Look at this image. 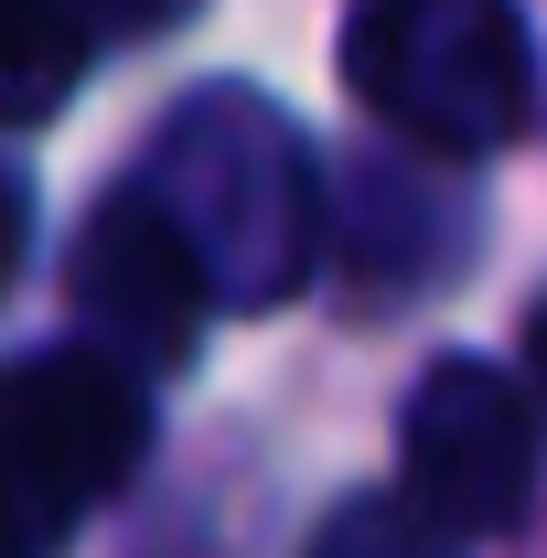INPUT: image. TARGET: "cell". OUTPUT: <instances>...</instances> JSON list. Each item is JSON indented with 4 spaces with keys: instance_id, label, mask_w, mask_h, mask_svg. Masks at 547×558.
Wrapping results in <instances>:
<instances>
[{
    "instance_id": "obj_2",
    "label": "cell",
    "mask_w": 547,
    "mask_h": 558,
    "mask_svg": "<svg viewBox=\"0 0 547 558\" xmlns=\"http://www.w3.org/2000/svg\"><path fill=\"white\" fill-rule=\"evenodd\" d=\"M150 194L194 236L215 301H290L301 290V269H312V161H301L279 108L236 97V86L194 97L161 130Z\"/></svg>"
},
{
    "instance_id": "obj_7",
    "label": "cell",
    "mask_w": 547,
    "mask_h": 558,
    "mask_svg": "<svg viewBox=\"0 0 547 558\" xmlns=\"http://www.w3.org/2000/svg\"><path fill=\"white\" fill-rule=\"evenodd\" d=\"M312 558H429V515H418V505H387V494H365V505H343L333 526L312 537Z\"/></svg>"
},
{
    "instance_id": "obj_6",
    "label": "cell",
    "mask_w": 547,
    "mask_h": 558,
    "mask_svg": "<svg viewBox=\"0 0 547 558\" xmlns=\"http://www.w3.org/2000/svg\"><path fill=\"white\" fill-rule=\"evenodd\" d=\"M86 75V33H75L65 0H0V119L33 130L54 119Z\"/></svg>"
},
{
    "instance_id": "obj_5",
    "label": "cell",
    "mask_w": 547,
    "mask_h": 558,
    "mask_svg": "<svg viewBox=\"0 0 547 558\" xmlns=\"http://www.w3.org/2000/svg\"><path fill=\"white\" fill-rule=\"evenodd\" d=\"M75 312L108 323V344L139 354V365H183L194 354V333L215 312V279L150 183H130V194H108L86 215V236H75Z\"/></svg>"
},
{
    "instance_id": "obj_4",
    "label": "cell",
    "mask_w": 547,
    "mask_h": 558,
    "mask_svg": "<svg viewBox=\"0 0 547 558\" xmlns=\"http://www.w3.org/2000/svg\"><path fill=\"white\" fill-rule=\"evenodd\" d=\"M398 494L451 537H505L537 494V398L483 354L429 365L398 418Z\"/></svg>"
},
{
    "instance_id": "obj_3",
    "label": "cell",
    "mask_w": 547,
    "mask_h": 558,
    "mask_svg": "<svg viewBox=\"0 0 547 558\" xmlns=\"http://www.w3.org/2000/svg\"><path fill=\"white\" fill-rule=\"evenodd\" d=\"M150 451V409H139L119 354H22L0 365V558H54L86 505L130 484Z\"/></svg>"
},
{
    "instance_id": "obj_8",
    "label": "cell",
    "mask_w": 547,
    "mask_h": 558,
    "mask_svg": "<svg viewBox=\"0 0 547 558\" xmlns=\"http://www.w3.org/2000/svg\"><path fill=\"white\" fill-rule=\"evenodd\" d=\"M22 226H33L22 183H0V290H11V269H22Z\"/></svg>"
},
{
    "instance_id": "obj_1",
    "label": "cell",
    "mask_w": 547,
    "mask_h": 558,
    "mask_svg": "<svg viewBox=\"0 0 547 558\" xmlns=\"http://www.w3.org/2000/svg\"><path fill=\"white\" fill-rule=\"evenodd\" d=\"M343 75L409 150L440 161H483L537 119V54L515 0H354Z\"/></svg>"
},
{
    "instance_id": "obj_9",
    "label": "cell",
    "mask_w": 547,
    "mask_h": 558,
    "mask_svg": "<svg viewBox=\"0 0 547 558\" xmlns=\"http://www.w3.org/2000/svg\"><path fill=\"white\" fill-rule=\"evenodd\" d=\"M526 365H537V387H547V301L526 312Z\"/></svg>"
}]
</instances>
